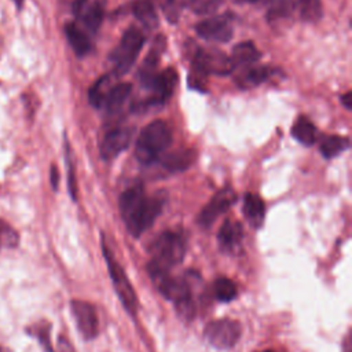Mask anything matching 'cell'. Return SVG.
<instances>
[{
  "label": "cell",
  "mask_w": 352,
  "mask_h": 352,
  "mask_svg": "<svg viewBox=\"0 0 352 352\" xmlns=\"http://www.w3.org/2000/svg\"><path fill=\"white\" fill-rule=\"evenodd\" d=\"M50 182H51V186L54 190L58 188V184H59V172L56 169L55 165L51 166V170H50Z\"/></svg>",
  "instance_id": "cell-38"
},
{
  "label": "cell",
  "mask_w": 352,
  "mask_h": 352,
  "mask_svg": "<svg viewBox=\"0 0 352 352\" xmlns=\"http://www.w3.org/2000/svg\"><path fill=\"white\" fill-rule=\"evenodd\" d=\"M206 77H208V74L202 69L192 65L190 76H188V84L191 88H194L197 91H206Z\"/></svg>",
  "instance_id": "cell-32"
},
{
  "label": "cell",
  "mask_w": 352,
  "mask_h": 352,
  "mask_svg": "<svg viewBox=\"0 0 352 352\" xmlns=\"http://www.w3.org/2000/svg\"><path fill=\"white\" fill-rule=\"evenodd\" d=\"M106 1L107 0H76L73 12L89 32L95 33L103 21Z\"/></svg>",
  "instance_id": "cell-11"
},
{
  "label": "cell",
  "mask_w": 352,
  "mask_h": 352,
  "mask_svg": "<svg viewBox=\"0 0 352 352\" xmlns=\"http://www.w3.org/2000/svg\"><path fill=\"white\" fill-rule=\"evenodd\" d=\"M0 352H12V351L8 349V348H6V346H1V345H0Z\"/></svg>",
  "instance_id": "cell-41"
},
{
  "label": "cell",
  "mask_w": 352,
  "mask_h": 352,
  "mask_svg": "<svg viewBox=\"0 0 352 352\" xmlns=\"http://www.w3.org/2000/svg\"><path fill=\"white\" fill-rule=\"evenodd\" d=\"M294 10L293 0H272L271 6L268 8V19L270 21H278L289 18L290 14Z\"/></svg>",
  "instance_id": "cell-28"
},
{
  "label": "cell",
  "mask_w": 352,
  "mask_h": 352,
  "mask_svg": "<svg viewBox=\"0 0 352 352\" xmlns=\"http://www.w3.org/2000/svg\"><path fill=\"white\" fill-rule=\"evenodd\" d=\"M214 297L221 302H228L236 297V286L228 278H219L213 285Z\"/></svg>",
  "instance_id": "cell-27"
},
{
  "label": "cell",
  "mask_w": 352,
  "mask_h": 352,
  "mask_svg": "<svg viewBox=\"0 0 352 352\" xmlns=\"http://www.w3.org/2000/svg\"><path fill=\"white\" fill-rule=\"evenodd\" d=\"M132 11L144 28L154 29L158 26V16L151 0H136L132 6Z\"/></svg>",
  "instance_id": "cell-24"
},
{
  "label": "cell",
  "mask_w": 352,
  "mask_h": 352,
  "mask_svg": "<svg viewBox=\"0 0 352 352\" xmlns=\"http://www.w3.org/2000/svg\"><path fill=\"white\" fill-rule=\"evenodd\" d=\"M236 195L231 187H224L220 191H217L212 199L202 208V210L198 214V224L204 228L210 227L216 219L228 210V208L235 202Z\"/></svg>",
  "instance_id": "cell-9"
},
{
  "label": "cell",
  "mask_w": 352,
  "mask_h": 352,
  "mask_svg": "<svg viewBox=\"0 0 352 352\" xmlns=\"http://www.w3.org/2000/svg\"><path fill=\"white\" fill-rule=\"evenodd\" d=\"M341 103H342L348 110L352 109V92H351V91H348L346 94H344V95L341 96Z\"/></svg>",
  "instance_id": "cell-39"
},
{
  "label": "cell",
  "mask_w": 352,
  "mask_h": 352,
  "mask_svg": "<svg viewBox=\"0 0 352 352\" xmlns=\"http://www.w3.org/2000/svg\"><path fill=\"white\" fill-rule=\"evenodd\" d=\"M58 352H74V348L63 336H59L58 338Z\"/></svg>",
  "instance_id": "cell-37"
},
{
  "label": "cell",
  "mask_w": 352,
  "mask_h": 352,
  "mask_svg": "<svg viewBox=\"0 0 352 352\" xmlns=\"http://www.w3.org/2000/svg\"><path fill=\"white\" fill-rule=\"evenodd\" d=\"M271 73L272 70L265 66H248L243 67L242 72H239L236 76V84L243 89L254 88L264 82Z\"/></svg>",
  "instance_id": "cell-19"
},
{
  "label": "cell",
  "mask_w": 352,
  "mask_h": 352,
  "mask_svg": "<svg viewBox=\"0 0 352 352\" xmlns=\"http://www.w3.org/2000/svg\"><path fill=\"white\" fill-rule=\"evenodd\" d=\"M132 132L128 128H114L109 131L100 143V155L104 160H113L128 148Z\"/></svg>",
  "instance_id": "cell-14"
},
{
  "label": "cell",
  "mask_w": 352,
  "mask_h": 352,
  "mask_svg": "<svg viewBox=\"0 0 352 352\" xmlns=\"http://www.w3.org/2000/svg\"><path fill=\"white\" fill-rule=\"evenodd\" d=\"M261 352H274V351H261Z\"/></svg>",
  "instance_id": "cell-43"
},
{
  "label": "cell",
  "mask_w": 352,
  "mask_h": 352,
  "mask_svg": "<svg viewBox=\"0 0 352 352\" xmlns=\"http://www.w3.org/2000/svg\"><path fill=\"white\" fill-rule=\"evenodd\" d=\"M148 252L151 256L147 265L150 276L170 272L184 258L186 239L176 231H164L151 242Z\"/></svg>",
  "instance_id": "cell-2"
},
{
  "label": "cell",
  "mask_w": 352,
  "mask_h": 352,
  "mask_svg": "<svg viewBox=\"0 0 352 352\" xmlns=\"http://www.w3.org/2000/svg\"><path fill=\"white\" fill-rule=\"evenodd\" d=\"M144 44V34L140 29L131 26L122 34L120 43L110 54V60L114 66L116 74H125L136 60Z\"/></svg>",
  "instance_id": "cell-4"
},
{
  "label": "cell",
  "mask_w": 352,
  "mask_h": 352,
  "mask_svg": "<svg viewBox=\"0 0 352 352\" xmlns=\"http://www.w3.org/2000/svg\"><path fill=\"white\" fill-rule=\"evenodd\" d=\"M162 195L147 197L140 183L128 187L120 195V212L131 235L139 236L148 230L164 208Z\"/></svg>",
  "instance_id": "cell-1"
},
{
  "label": "cell",
  "mask_w": 352,
  "mask_h": 352,
  "mask_svg": "<svg viewBox=\"0 0 352 352\" xmlns=\"http://www.w3.org/2000/svg\"><path fill=\"white\" fill-rule=\"evenodd\" d=\"M103 254L107 263V268H109V274H110V279L113 282L114 290L118 294L120 301L122 302L124 308L131 314L135 315L138 311V298H136V293L129 282V279L125 275V271L122 270V267L118 264V261L114 258L111 250H109V248L104 245L103 242Z\"/></svg>",
  "instance_id": "cell-5"
},
{
  "label": "cell",
  "mask_w": 352,
  "mask_h": 352,
  "mask_svg": "<svg viewBox=\"0 0 352 352\" xmlns=\"http://www.w3.org/2000/svg\"><path fill=\"white\" fill-rule=\"evenodd\" d=\"M292 135L301 144L311 146L316 140V128L309 118H307L305 116H300L292 126Z\"/></svg>",
  "instance_id": "cell-23"
},
{
  "label": "cell",
  "mask_w": 352,
  "mask_h": 352,
  "mask_svg": "<svg viewBox=\"0 0 352 352\" xmlns=\"http://www.w3.org/2000/svg\"><path fill=\"white\" fill-rule=\"evenodd\" d=\"M192 65L202 69L206 74L224 76L231 73L234 69L231 59L224 52L214 48H197L192 58Z\"/></svg>",
  "instance_id": "cell-8"
},
{
  "label": "cell",
  "mask_w": 352,
  "mask_h": 352,
  "mask_svg": "<svg viewBox=\"0 0 352 352\" xmlns=\"http://www.w3.org/2000/svg\"><path fill=\"white\" fill-rule=\"evenodd\" d=\"M204 336L214 348L230 349L241 337V324L232 319H216L206 324Z\"/></svg>",
  "instance_id": "cell-6"
},
{
  "label": "cell",
  "mask_w": 352,
  "mask_h": 352,
  "mask_svg": "<svg viewBox=\"0 0 352 352\" xmlns=\"http://www.w3.org/2000/svg\"><path fill=\"white\" fill-rule=\"evenodd\" d=\"M155 3L168 15V19L170 22L177 21V10H176V6H175V0H155Z\"/></svg>",
  "instance_id": "cell-35"
},
{
  "label": "cell",
  "mask_w": 352,
  "mask_h": 352,
  "mask_svg": "<svg viewBox=\"0 0 352 352\" xmlns=\"http://www.w3.org/2000/svg\"><path fill=\"white\" fill-rule=\"evenodd\" d=\"M132 91V85L129 82H118L114 87L109 88L106 98H104V103L103 106L106 107V110L109 113H116L118 111L122 104L125 103V100L128 99L129 94Z\"/></svg>",
  "instance_id": "cell-22"
},
{
  "label": "cell",
  "mask_w": 352,
  "mask_h": 352,
  "mask_svg": "<svg viewBox=\"0 0 352 352\" xmlns=\"http://www.w3.org/2000/svg\"><path fill=\"white\" fill-rule=\"evenodd\" d=\"M197 158V151L194 148H180L172 151L161 158L162 166L169 172H183L188 169Z\"/></svg>",
  "instance_id": "cell-17"
},
{
  "label": "cell",
  "mask_w": 352,
  "mask_h": 352,
  "mask_svg": "<svg viewBox=\"0 0 352 352\" xmlns=\"http://www.w3.org/2000/svg\"><path fill=\"white\" fill-rule=\"evenodd\" d=\"M26 331H29L32 336H34L38 340V342L41 344V346L45 352H55L50 342V326L47 322L36 323L34 326L26 329Z\"/></svg>",
  "instance_id": "cell-30"
},
{
  "label": "cell",
  "mask_w": 352,
  "mask_h": 352,
  "mask_svg": "<svg viewBox=\"0 0 352 352\" xmlns=\"http://www.w3.org/2000/svg\"><path fill=\"white\" fill-rule=\"evenodd\" d=\"M243 213L252 227L258 228L264 221L265 206L263 199L253 192H248L243 198Z\"/></svg>",
  "instance_id": "cell-20"
},
{
  "label": "cell",
  "mask_w": 352,
  "mask_h": 352,
  "mask_svg": "<svg viewBox=\"0 0 352 352\" xmlns=\"http://www.w3.org/2000/svg\"><path fill=\"white\" fill-rule=\"evenodd\" d=\"M65 34L73 51L78 56H84L91 51V40L87 33L74 22L65 25Z\"/></svg>",
  "instance_id": "cell-18"
},
{
  "label": "cell",
  "mask_w": 352,
  "mask_h": 352,
  "mask_svg": "<svg viewBox=\"0 0 352 352\" xmlns=\"http://www.w3.org/2000/svg\"><path fill=\"white\" fill-rule=\"evenodd\" d=\"M106 82H107V76H103L88 91V100L96 109L102 107L103 103H104V98H106V94L109 91V89L107 91L104 89Z\"/></svg>",
  "instance_id": "cell-29"
},
{
  "label": "cell",
  "mask_w": 352,
  "mask_h": 352,
  "mask_svg": "<svg viewBox=\"0 0 352 352\" xmlns=\"http://www.w3.org/2000/svg\"><path fill=\"white\" fill-rule=\"evenodd\" d=\"M70 309L74 316L78 331L85 340H92L98 336L99 324L96 311L92 304L82 300H72Z\"/></svg>",
  "instance_id": "cell-10"
},
{
  "label": "cell",
  "mask_w": 352,
  "mask_h": 352,
  "mask_svg": "<svg viewBox=\"0 0 352 352\" xmlns=\"http://www.w3.org/2000/svg\"><path fill=\"white\" fill-rule=\"evenodd\" d=\"M3 241L8 248H14L18 245V234L8 224L0 221V243Z\"/></svg>",
  "instance_id": "cell-34"
},
{
  "label": "cell",
  "mask_w": 352,
  "mask_h": 352,
  "mask_svg": "<svg viewBox=\"0 0 352 352\" xmlns=\"http://www.w3.org/2000/svg\"><path fill=\"white\" fill-rule=\"evenodd\" d=\"M239 1H246V3H256L258 0H239Z\"/></svg>",
  "instance_id": "cell-42"
},
{
  "label": "cell",
  "mask_w": 352,
  "mask_h": 352,
  "mask_svg": "<svg viewBox=\"0 0 352 352\" xmlns=\"http://www.w3.org/2000/svg\"><path fill=\"white\" fill-rule=\"evenodd\" d=\"M15 4H16V7L18 8H21L22 7V4H23V0H12Z\"/></svg>",
  "instance_id": "cell-40"
},
{
  "label": "cell",
  "mask_w": 352,
  "mask_h": 352,
  "mask_svg": "<svg viewBox=\"0 0 352 352\" xmlns=\"http://www.w3.org/2000/svg\"><path fill=\"white\" fill-rule=\"evenodd\" d=\"M242 239H243L242 226L236 220L227 219L217 232L219 249L223 253H228V254L238 253L242 248Z\"/></svg>",
  "instance_id": "cell-13"
},
{
  "label": "cell",
  "mask_w": 352,
  "mask_h": 352,
  "mask_svg": "<svg viewBox=\"0 0 352 352\" xmlns=\"http://www.w3.org/2000/svg\"><path fill=\"white\" fill-rule=\"evenodd\" d=\"M176 307V312L177 315L184 319V320H192L194 316H195V312H197V308H195V304H194V300L192 297L190 298H186V300H182L179 302L175 304Z\"/></svg>",
  "instance_id": "cell-33"
},
{
  "label": "cell",
  "mask_w": 352,
  "mask_h": 352,
  "mask_svg": "<svg viewBox=\"0 0 352 352\" xmlns=\"http://www.w3.org/2000/svg\"><path fill=\"white\" fill-rule=\"evenodd\" d=\"M221 0H188V6L190 8L199 15H206V14H212L213 11H216L220 6Z\"/></svg>",
  "instance_id": "cell-31"
},
{
  "label": "cell",
  "mask_w": 352,
  "mask_h": 352,
  "mask_svg": "<svg viewBox=\"0 0 352 352\" xmlns=\"http://www.w3.org/2000/svg\"><path fill=\"white\" fill-rule=\"evenodd\" d=\"M296 10L304 22H316L320 19L323 7L320 0H297Z\"/></svg>",
  "instance_id": "cell-26"
},
{
  "label": "cell",
  "mask_w": 352,
  "mask_h": 352,
  "mask_svg": "<svg viewBox=\"0 0 352 352\" xmlns=\"http://www.w3.org/2000/svg\"><path fill=\"white\" fill-rule=\"evenodd\" d=\"M172 143V132L168 124L162 120H155L150 122L144 129L140 132L135 155L140 164L148 165L162 157L164 151Z\"/></svg>",
  "instance_id": "cell-3"
},
{
  "label": "cell",
  "mask_w": 352,
  "mask_h": 352,
  "mask_svg": "<svg viewBox=\"0 0 352 352\" xmlns=\"http://www.w3.org/2000/svg\"><path fill=\"white\" fill-rule=\"evenodd\" d=\"M195 32L205 40L226 43L232 36L231 18L227 15L212 16L195 25Z\"/></svg>",
  "instance_id": "cell-12"
},
{
  "label": "cell",
  "mask_w": 352,
  "mask_h": 352,
  "mask_svg": "<svg viewBox=\"0 0 352 352\" xmlns=\"http://www.w3.org/2000/svg\"><path fill=\"white\" fill-rule=\"evenodd\" d=\"M260 58V51L256 48V45L250 41L239 43L234 47L232 55H231V63L232 67H248L252 66L254 62H257Z\"/></svg>",
  "instance_id": "cell-21"
},
{
  "label": "cell",
  "mask_w": 352,
  "mask_h": 352,
  "mask_svg": "<svg viewBox=\"0 0 352 352\" xmlns=\"http://www.w3.org/2000/svg\"><path fill=\"white\" fill-rule=\"evenodd\" d=\"M349 147V139L345 136L331 135L326 136L319 146V150L324 158H334Z\"/></svg>",
  "instance_id": "cell-25"
},
{
  "label": "cell",
  "mask_w": 352,
  "mask_h": 352,
  "mask_svg": "<svg viewBox=\"0 0 352 352\" xmlns=\"http://www.w3.org/2000/svg\"><path fill=\"white\" fill-rule=\"evenodd\" d=\"M165 48V41L164 37L160 36L155 41V44H153V47L150 48V52L147 54L140 70H139V77H140V82L142 85H144L146 88L150 87L154 76L157 74V66L160 63V58L161 54Z\"/></svg>",
  "instance_id": "cell-16"
},
{
  "label": "cell",
  "mask_w": 352,
  "mask_h": 352,
  "mask_svg": "<svg viewBox=\"0 0 352 352\" xmlns=\"http://www.w3.org/2000/svg\"><path fill=\"white\" fill-rule=\"evenodd\" d=\"M66 162H67V169H69V191L73 199H76V180H74V172H73V165H72V158H70V151L69 147H66Z\"/></svg>",
  "instance_id": "cell-36"
},
{
  "label": "cell",
  "mask_w": 352,
  "mask_h": 352,
  "mask_svg": "<svg viewBox=\"0 0 352 352\" xmlns=\"http://www.w3.org/2000/svg\"><path fill=\"white\" fill-rule=\"evenodd\" d=\"M176 82H177V74L172 67H168L157 73L148 87L150 89L154 91V98L150 100V103L166 102L172 96Z\"/></svg>",
  "instance_id": "cell-15"
},
{
  "label": "cell",
  "mask_w": 352,
  "mask_h": 352,
  "mask_svg": "<svg viewBox=\"0 0 352 352\" xmlns=\"http://www.w3.org/2000/svg\"><path fill=\"white\" fill-rule=\"evenodd\" d=\"M151 279L155 283L160 293L165 298L173 301L175 304L182 300L192 297V283L190 282L187 274L184 276H173L170 275V272H165L151 275Z\"/></svg>",
  "instance_id": "cell-7"
}]
</instances>
